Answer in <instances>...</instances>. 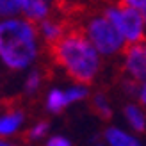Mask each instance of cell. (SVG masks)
Wrapping results in <instances>:
<instances>
[{
	"label": "cell",
	"instance_id": "obj_1",
	"mask_svg": "<svg viewBox=\"0 0 146 146\" xmlns=\"http://www.w3.org/2000/svg\"><path fill=\"white\" fill-rule=\"evenodd\" d=\"M50 57L78 84H89L100 70L98 50L91 45L78 23H70L66 34L48 45Z\"/></svg>",
	"mask_w": 146,
	"mask_h": 146
},
{
	"label": "cell",
	"instance_id": "obj_7",
	"mask_svg": "<svg viewBox=\"0 0 146 146\" xmlns=\"http://www.w3.org/2000/svg\"><path fill=\"white\" fill-rule=\"evenodd\" d=\"M105 141L109 146H141V143L135 137L128 135L119 128H107L105 130Z\"/></svg>",
	"mask_w": 146,
	"mask_h": 146
},
{
	"label": "cell",
	"instance_id": "obj_2",
	"mask_svg": "<svg viewBox=\"0 0 146 146\" xmlns=\"http://www.w3.org/2000/svg\"><path fill=\"white\" fill-rule=\"evenodd\" d=\"M38 57V29L31 20L0 21V61L9 70H25Z\"/></svg>",
	"mask_w": 146,
	"mask_h": 146
},
{
	"label": "cell",
	"instance_id": "obj_20",
	"mask_svg": "<svg viewBox=\"0 0 146 146\" xmlns=\"http://www.w3.org/2000/svg\"><path fill=\"white\" fill-rule=\"evenodd\" d=\"M143 16H144V21H146V11H144V13H143Z\"/></svg>",
	"mask_w": 146,
	"mask_h": 146
},
{
	"label": "cell",
	"instance_id": "obj_16",
	"mask_svg": "<svg viewBox=\"0 0 146 146\" xmlns=\"http://www.w3.org/2000/svg\"><path fill=\"white\" fill-rule=\"evenodd\" d=\"M112 5H125V7H134V9L144 13L146 11V0H111Z\"/></svg>",
	"mask_w": 146,
	"mask_h": 146
},
{
	"label": "cell",
	"instance_id": "obj_13",
	"mask_svg": "<svg viewBox=\"0 0 146 146\" xmlns=\"http://www.w3.org/2000/svg\"><path fill=\"white\" fill-rule=\"evenodd\" d=\"M39 84H41V73L36 70V71H32L31 75L27 77V80H25V91H27L29 94H32V93L38 91Z\"/></svg>",
	"mask_w": 146,
	"mask_h": 146
},
{
	"label": "cell",
	"instance_id": "obj_11",
	"mask_svg": "<svg viewBox=\"0 0 146 146\" xmlns=\"http://www.w3.org/2000/svg\"><path fill=\"white\" fill-rule=\"evenodd\" d=\"M93 111L104 119H109L112 116L111 105H109V102H107V98L104 94H94L93 96Z\"/></svg>",
	"mask_w": 146,
	"mask_h": 146
},
{
	"label": "cell",
	"instance_id": "obj_14",
	"mask_svg": "<svg viewBox=\"0 0 146 146\" xmlns=\"http://www.w3.org/2000/svg\"><path fill=\"white\" fill-rule=\"evenodd\" d=\"M87 96V89L84 86H77V87H71V89L66 91V98H68V104H73V102H78V100H84Z\"/></svg>",
	"mask_w": 146,
	"mask_h": 146
},
{
	"label": "cell",
	"instance_id": "obj_17",
	"mask_svg": "<svg viewBox=\"0 0 146 146\" xmlns=\"http://www.w3.org/2000/svg\"><path fill=\"white\" fill-rule=\"evenodd\" d=\"M46 146H71V143L66 139V137L55 135V137H52V139L46 143Z\"/></svg>",
	"mask_w": 146,
	"mask_h": 146
},
{
	"label": "cell",
	"instance_id": "obj_3",
	"mask_svg": "<svg viewBox=\"0 0 146 146\" xmlns=\"http://www.w3.org/2000/svg\"><path fill=\"white\" fill-rule=\"evenodd\" d=\"M73 23H78L82 27V31L86 32L91 45L104 55H112L123 50V46H125V38L116 29V25L105 16V13L98 14V13H93L91 9L84 13Z\"/></svg>",
	"mask_w": 146,
	"mask_h": 146
},
{
	"label": "cell",
	"instance_id": "obj_9",
	"mask_svg": "<svg viewBox=\"0 0 146 146\" xmlns=\"http://www.w3.org/2000/svg\"><path fill=\"white\" fill-rule=\"evenodd\" d=\"M125 118L128 121V125L132 127L135 132H144L146 130V116L137 105L130 104V105L125 107Z\"/></svg>",
	"mask_w": 146,
	"mask_h": 146
},
{
	"label": "cell",
	"instance_id": "obj_5",
	"mask_svg": "<svg viewBox=\"0 0 146 146\" xmlns=\"http://www.w3.org/2000/svg\"><path fill=\"white\" fill-rule=\"evenodd\" d=\"M123 70L127 73V78H132L135 82L146 80V41L125 46Z\"/></svg>",
	"mask_w": 146,
	"mask_h": 146
},
{
	"label": "cell",
	"instance_id": "obj_18",
	"mask_svg": "<svg viewBox=\"0 0 146 146\" xmlns=\"http://www.w3.org/2000/svg\"><path fill=\"white\" fill-rule=\"evenodd\" d=\"M139 98H141V102L146 105V80L143 82V86L139 87Z\"/></svg>",
	"mask_w": 146,
	"mask_h": 146
},
{
	"label": "cell",
	"instance_id": "obj_8",
	"mask_svg": "<svg viewBox=\"0 0 146 146\" xmlns=\"http://www.w3.org/2000/svg\"><path fill=\"white\" fill-rule=\"evenodd\" d=\"M21 123H23V112L20 111H11L4 116H0V135L14 134Z\"/></svg>",
	"mask_w": 146,
	"mask_h": 146
},
{
	"label": "cell",
	"instance_id": "obj_10",
	"mask_svg": "<svg viewBox=\"0 0 146 146\" xmlns=\"http://www.w3.org/2000/svg\"><path fill=\"white\" fill-rule=\"evenodd\" d=\"M68 104V98H66V91H61V89H52L46 96V109L50 112H61Z\"/></svg>",
	"mask_w": 146,
	"mask_h": 146
},
{
	"label": "cell",
	"instance_id": "obj_15",
	"mask_svg": "<svg viewBox=\"0 0 146 146\" xmlns=\"http://www.w3.org/2000/svg\"><path fill=\"white\" fill-rule=\"evenodd\" d=\"M48 123L46 121H39L36 127H32L31 130L27 132V139H39V137H43L46 132H48Z\"/></svg>",
	"mask_w": 146,
	"mask_h": 146
},
{
	"label": "cell",
	"instance_id": "obj_6",
	"mask_svg": "<svg viewBox=\"0 0 146 146\" xmlns=\"http://www.w3.org/2000/svg\"><path fill=\"white\" fill-rule=\"evenodd\" d=\"M20 11L31 21H43L50 14V0H20Z\"/></svg>",
	"mask_w": 146,
	"mask_h": 146
},
{
	"label": "cell",
	"instance_id": "obj_4",
	"mask_svg": "<svg viewBox=\"0 0 146 146\" xmlns=\"http://www.w3.org/2000/svg\"><path fill=\"white\" fill-rule=\"evenodd\" d=\"M104 13L116 25V29L121 32L127 45L146 41V36H144L146 21H144V16L141 11L134 9V7H125V5H111Z\"/></svg>",
	"mask_w": 146,
	"mask_h": 146
},
{
	"label": "cell",
	"instance_id": "obj_19",
	"mask_svg": "<svg viewBox=\"0 0 146 146\" xmlns=\"http://www.w3.org/2000/svg\"><path fill=\"white\" fill-rule=\"evenodd\" d=\"M0 146H11V144H7V143H4V141H0Z\"/></svg>",
	"mask_w": 146,
	"mask_h": 146
},
{
	"label": "cell",
	"instance_id": "obj_12",
	"mask_svg": "<svg viewBox=\"0 0 146 146\" xmlns=\"http://www.w3.org/2000/svg\"><path fill=\"white\" fill-rule=\"evenodd\" d=\"M20 11V0H0V16H13Z\"/></svg>",
	"mask_w": 146,
	"mask_h": 146
}]
</instances>
